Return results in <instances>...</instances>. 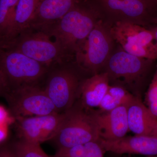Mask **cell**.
<instances>
[{"instance_id": "cell-24", "label": "cell", "mask_w": 157, "mask_h": 157, "mask_svg": "<svg viewBox=\"0 0 157 157\" xmlns=\"http://www.w3.org/2000/svg\"><path fill=\"white\" fill-rule=\"evenodd\" d=\"M8 79L0 66V96H5L10 90Z\"/></svg>"}, {"instance_id": "cell-25", "label": "cell", "mask_w": 157, "mask_h": 157, "mask_svg": "<svg viewBox=\"0 0 157 157\" xmlns=\"http://www.w3.org/2000/svg\"><path fill=\"white\" fill-rule=\"evenodd\" d=\"M0 157H16L13 149L5 146H0Z\"/></svg>"}, {"instance_id": "cell-9", "label": "cell", "mask_w": 157, "mask_h": 157, "mask_svg": "<svg viewBox=\"0 0 157 157\" xmlns=\"http://www.w3.org/2000/svg\"><path fill=\"white\" fill-rule=\"evenodd\" d=\"M64 113L15 119L20 139L40 144L55 137L63 117Z\"/></svg>"}, {"instance_id": "cell-17", "label": "cell", "mask_w": 157, "mask_h": 157, "mask_svg": "<svg viewBox=\"0 0 157 157\" xmlns=\"http://www.w3.org/2000/svg\"><path fill=\"white\" fill-rule=\"evenodd\" d=\"M42 0H19L9 40L5 45L14 40L29 28Z\"/></svg>"}, {"instance_id": "cell-30", "label": "cell", "mask_w": 157, "mask_h": 157, "mask_svg": "<svg viewBox=\"0 0 157 157\" xmlns=\"http://www.w3.org/2000/svg\"><path fill=\"white\" fill-rule=\"evenodd\" d=\"M151 1L152 2L154 3H155V4L157 6V0H151Z\"/></svg>"}, {"instance_id": "cell-7", "label": "cell", "mask_w": 157, "mask_h": 157, "mask_svg": "<svg viewBox=\"0 0 157 157\" xmlns=\"http://www.w3.org/2000/svg\"><path fill=\"white\" fill-rule=\"evenodd\" d=\"M153 61L132 55L122 49L111 54L104 66V72L109 81L133 85L143 77Z\"/></svg>"}, {"instance_id": "cell-12", "label": "cell", "mask_w": 157, "mask_h": 157, "mask_svg": "<svg viewBox=\"0 0 157 157\" xmlns=\"http://www.w3.org/2000/svg\"><path fill=\"white\" fill-rule=\"evenodd\" d=\"M123 105L107 112L94 113L99 126L100 137L114 140L126 136L128 132L127 107Z\"/></svg>"}, {"instance_id": "cell-4", "label": "cell", "mask_w": 157, "mask_h": 157, "mask_svg": "<svg viewBox=\"0 0 157 157\" xmlns=\"http://www.w3.org/2000/svg\"><path fill=\"white\" fill-rule=\"evenodd\" d=\"M109 23L100 19L77 52L78 64L86 71L98 73L112 54L114 39Z\"/></svg>"}, {"instance_id": "cell-23", "label": "cell", "mask_w": 157, "mask_h": 157, "mask_svg": "<svg viewBox=\"0 0 157 157\" xmlns=\"http://www.w3.org/2000/svg\"><path fill=\"white\" fill-rule=\"evenodd\" d=\"M84 157H104V150L98 141H93L85 144Z\"/></svg>"}, {"instance_id": "cell-18", "label": "cell", "mask_w": 157, "mask_h": 157, "mask_svg": "<svg viewBox=\"0 0 157 157\" xmlns=\"http://www.w3.org/2000/svg\"><path fill=\"white\" fill-rule=\"evenodd\" d=\"M135 97L122 86L109 85L98 107L101 113L108 112L119 106L128 105Z\"/></svg>"}, {"instance_id": "cell-19", "label": "cell", "mask_w": 157, "mask_h": 157, "mask_svg": "<svg viewBox=\"0 0 157 157\" xmlns=\"http://www.w3.org/2000/svg\"><path fill=\"white\" fill-rule=\"evenodd\" d=\"M18 1L0 0V47L9 40Z\"/></svg>"}, {"instance_id": "cell-10", "label": "cell", "mask_w": 157, "mask_h": 157, "mask_svg": "<svg viewBox=\"0 0 157 157\" xmlns=\"http://www.w3.org/2000/svg\"><path fill=\"white\" fill-rule=\"evenodd\" d=\"M104 9L116 17L117 21H129L142 26L157 24L152 11L157 6L147 1L101 0Z\"/></svg>"}, {"instance_id": "cell-20", "label": "cell", "mask_w": 157, "mask_h": 157, "mask_svg": "<svg viewBox=\"0 0 157 157\" xmlns=\"http://www.w3.org/2000/svg\"><path fill=\"white\" fill-rule=\"evenodd\" d=\"M16 157H50L44 152L40 144L20 139L13 148Z\"/></svg>"}, {"instance_id": "cell-27", "label": "cell", "mask_w": 157, "mask_h": 157, "mask_svg": "<svg viewBox=\"0 0 157 157\" xmlns=\"http://www.w3.org/2000/svg\"><path fill=\"white\" fill-rule=\"evenodd\" d=\"M8 120V112L4 107L0 106V124L7 123Z\"/></svg>"}, {"instance_id": "cell-5", "label": "cell", "mask_w": 157, "mask_h": 157, "mask_svg": "<svg viewBox=\"0 0 157 157\" xmlns=\"http://www.w3.org/2000/svg\"><path fill=\"white\" fill-rule=\"evenodd\" d=\"M4 97L14 119L58 113L45 90L36 85H23L11 89Z\"/></svg>"}, {"instance_id": "cell-29", "label": "cell", "mask_w": 157, "mask_h": 157, "mask_svg": "<svg viewBox=\"0 0 157 157\" xmlns=\"http://www.w3.org/2000/svg\"><path fill=\"white\" fill-rule=\"evenodd\" d=\"M131 1H135V0H131ZM139 1H147V2H151V3H152V4H154L156 6H157L156 5H155L154 3L153 2H152L151 0H139Z\"/></svg>"}, {"instance_id": "cell-21", "label": "cell", "mask_w": 157, "mask_h": 157, "mask_svg": "<svg viewBox=\"0 0 157 157\" xmlns=\"http://www.w3.org/2000/svg\"><path fill=\"white\" fill-rule=\"evenodd\" d=\"M145 105L157 119V65L145 97Z\"/></svg>"}, {"instance_id": "cell-15", "label": "cell", "mask_w": 157, "mask_h": 157, "mask_svg": "<svg viewBox=\"0 0 157 157\" xmlns=\"http://www.w3.org/2000/svg\"><path fill=\"white\" fill-rule=\"evenodd\" d=\"M127 116L129 130L135 135L157 137V119L140 98L128 105Z\"/></svg>"}, {"instance_id": "cell-13", "label": "cell", "mask_w": 157, "mask_h": 157, "mask_svg": "<svg viewBox=\"0 0 157 157\" xmlns=\"http://www.w3.org/2000/svg\"><path fill=\"white\" fill-rule=\"evenodd\" d=\"M79 1L42 0L29 28L40 30L48 28L77 6Z\"/></svg>"}, {"instance_id": "cell-26", "label": "cell", "mask_w": 157, "mask_h": 157, "mask_svg": "<svg viewBox=\"0 0 157 157\" xmlns=\"http://www.w3.org/2000/svg\"><path fill=\"white\" fill-rule=\"evenodd\" d=\"M7 123L0 124V144L2 143L8 135Z\"/></svg>"}, {"instance_id": "cell-8", "label": "cell", "mask_w": 157, "mask_h": 157, "mask_svg": "<svg viewBox=\"0 0 157 157\" xmlns=\"http://www.w3.org/2000/svg\"><path fill=\"white\" fill-rule=\"evenodd\" d=\"M79 86L75 73L68 69H62L50 74L44 90L57 112L63 113L73 107Z\"/></svg>"}, {"instance_id": "cell-31", "label": "cell", "mask_w": 157, "mask_h": 157, "mask_svg": "<svg viewBox=\"0 0 157 157\" xmlns=\"http://www.w3.org/2000/svg\"><path fill=\"white\" fill-rule=\"evenodd\" d=\"M148 157H157V155L155 156H149Z\"/></svg>"}, {"instance_id": "cell-3", "label": "cell", "mask_w": 157, "mask_h": 157, "mask_svg": "<svg viewBox=\"0 0 157 157\" xmlns=\"http://www.w3.org/2000/svg\"><path fill=\"white\" fill-rule=\"evenodd\" d=\"M44 31L29 28L2 48L17 50L48 67L67 57L61 45Z\"/></svg>"}, {"instance_id": "cell-22", "label": "cell", "mask_w": 157, "mask_h": 157, "mask_svg": "<svg viewBox=\"0 0 157 157\" xmlns=\"http://www.w3.org/2000/svg\"><path fill=\"white\" fill-rule=\"evenodd\" d=\"M84 145L59 148L53 157H84Z\"/></svg>"}, {"instance_id": "cell-1", "label": "cell", "mask_w": 157, "mask_h": 157, "mask_svg": "<svg viewBox=\"0 0 157 157\" xmlns=\"http://www.w3.org/2000/svg\"><path fill=\"white\" fill-rule=\"evenodd\" d=\"M95 11L78 5L44 31L59 43L67 56L76 54L100 20Z\"/></svg>"}, {"instance_id": "cell-14", "label": "cell", "mask_w": 157, "mask_h": 157, "mask_svg": "<svg viewBox=\"0 0 157 157\" xmlns=\"http://www.w3.org/2000/svg\"><path fill=\"white\" fill-rule=\"evenodd\" d=\"M115 42L123 45L151 46L154 45V35L151 29L129 21H117L110 26Z\"/></svg>"}, {"instance_id": "cell-6", "label": "cell", "mask_w": 157, "mask_h": 157, "mask_svg": "<svg viewBox=\"0 0 157 157\" xmlns=\"http://www.w3.org/2000/svg\"><path fill=\"white\" fill-rule=\"evenodd\" d=\"M0 66L10 90L23 85H36L47 72V67L19 51L0 48Z\"/></svg>"}, {"instance_id": "cell-11", "label": "cell", "mask_w": 157, "mask_h": 157, "mask_svg": "<svg viewBox=\"0 0 157 157\" xmlns=\"http://www.w3.org/2000/svg\"><path fill=\"white\" fill-rule=\"evenodd\" d=\"M104 151L117 154L157 155V137L135 135L114 140L100 138L98 141Z\"/></svg>"}, {"instance_id": "cell-28", "label": "cell", "mask_w": 157, "mask_h": 157, "mask_svg": "<svg viewBox=\"0 0 157 157\" xmlns=\"http://www.w3.org/2000/svg\"><path fill=\"white\" fill-rule=\"evenodd\" d=\"M151 30L152 31L154 35L155 41V44L156 45L157 47V26L155 27L152 29Z\"/></svg>"}, {"instance_id": "cell-16", "label": "cell", "mask_w": 157, "mask_h": 157, "mask_svg": "<svg viewBox=\"0 0 157 157\" xmlns=\"http://www.w3.org/2000/svg\"><path fill=\"white\" fill-rule=\"evenodd\" d=\"M109 85V76L105 72L96 73L84 80L78 92L82 106L86 108L98 107Z\"/></svg>"}, {"instance_id": "cell-2", "label": "cell", "mask_w": 157, "mask_h": 157, "mask_svg": "<svg viewBox=\"0 0 157 157\" xmlns=\"http://www.w3.org/2000/svg\"><path fill=\"white\" fill-rule=\"evenodd\" d=\"M100 129L94 113L73 107L64 113L58 131L52 140L59 148H68L98 141Z\"/></svg>"}]
</instances>
